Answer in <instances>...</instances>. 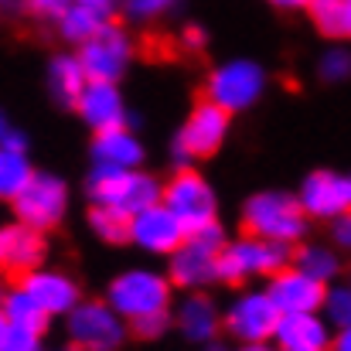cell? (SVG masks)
<instances>
[{"instance_id": "4", "label": "cell", "mask_w": 351, "mask_h": 351, "mask_svg": "<svg viewBox=\"0 0 351 351\" xmlns=\"http://www.w3.org/2000/svg\"><path fill=\"white\" fill-rule=\"evenodd\" d=\"M106 304L126 321L160 314L171 307V280L157 269H126L110 283Z\"/></svg>"}, {"instance_id": "33", "label": "cell", "mask_w": 351, "mask_h": 351, "mask_svg": "<svg viewBox=\"0 0 351 351\" xmlns=\"http://www.w3.org/2000/svg\"><path fill=\"white\" fill-rule=\"evenodd\" d=\"M3 351H41V335H34V331H27V328H14V324H10Z\"/></svg>"}, {"instance_id": "22", "label": "cell", "mask_w": 351, "mask_h": 351, "mask_svg": "<svg viewBox=\"0 0 351 351\" xmlns=\"http://www.w3.org/2000/svg\"><path fill=\"white\" fill-rule=\"evenodd\" d=\"M45 79H48V96L58 106H65V110H75L82 89L89 86V75H86L79 55H55L48 62V75Z\"/></svg>"}, {"instance_id": "18", "label": "cell", "mask_w": 351, "mask_h": 351, "mask_svg": "<svg viewBox=\"0 0 351 351\" xmlns=\"http://www.w3.org/2000/svg\"><path fill=\"white\" fill-rule=\"evenodd\" d=\"M276 348L280 351H331V324L317 314H283L276 324Z\"/></svg>"}, {"instance_id": "39", "label": "cell", "mask_w": 351, "mask_h": 351, "mask_svg": "<svg viewBox=\"0 0 351 351\" xmlns=\"http://www.w3.org/2000/svg\"><path fill=\"white\" fill-rule=\"evenodd\" d=\"M331 351H351V324H348V328H341V331L335 335V345H331Z\"/></svg>"}, {"instance_id": "34", "label": "cell", "mask_w": 351, "mask_h": 351, "mask_svg": "<svg viewBox=\"0 0 351 351\" xmlns=\"http://www.w3.org/2000/svg\"><path fill=\"white\" fill-rule=\"evenodd\" d=\"M0 147H7V150H27V136H24V130H17L3 110H0Z\"/></svg>"}, {"instance_id": "15", "label": "cell", "mask_w": 351, "mask_h": 351, "mask_svg": "<svg viewBox=\"0 0 351 351\" xmlns=\"http://www.w3.org/2000/svg\"><path fill=\"white\" fill-rule=\"evenodd\" d=\"M266 293L273 297V304L280 307V314H317L324 307L328 283L307 276L297 266H287V269H280L269 280V290Z\"/></svg>"}, {"instance_id": "17", "label": "cell", "mask_w": 351, "mask_h": 351, "mask_svg": "<svg viewBox=\"0 0 351 351\" xmlns=\"http://www.w3.org/2000/svg\"><path fill=\"white\" fill-rule=\"evenodd\" d=\"M21 287H24V290L45 307L48 317H69V314L82 304V297H79V283H75L69 273L51 269V266H38V269H31L27 276H21Z\"/></svg>"}, {"instance_id": "21", "label": "cell", "mask_w": 351, "mask_h": 351, "mask_svg": "<svg viewBox=\"0 0 351 351\" xmlns=\"http://www.w3.org/2000/svg\"><path fill=\"white\" fill-rule=\"evenodd\" d=\"M222 328V317H219V307L212 304V297H205V290H195L188 293L181 304H178V331L195 341V345H208L215 341Z\"/></svg>"}, {"instance_id": "9", "label": "cell", "mask_w": 351, "mask_h": 351, "mask_svg": "<svg viewBox=\"0 0 351 351\" xmlns=\"http://www.w3.org/2000/svg\"><path fill=\"white\" fill-rule=\"evenodd\" d=\"M205 89H208V99L215 106H222L226 113H242V110L259 103V96L266 89V72L256 62H249V58L226 62V65H219L208 75Z\"/></svg>"}, {"instance_id": "25", "label": "cell", "mask_w": 351, "mask_h": 351, "mask_svg": "<svg viewBox=\"0 0 351 351\" xmlns=\"http://www.w3.org/2000/svg\"><path fill=\"white\" fill-rule=\"evenodd\" d=\"M58 24V34L69 41V45H82V41H89L103 24H110V17L106 14H99V10H93V7H82V3H69L65 7V14L55 21Z\"/></svg>"}, {"instance_id": "12", "label": "cell", "mask_w": 351, "mask_h": 351, "mask_svg": "<svg viewBox=\"0 0 351 351\" xmlns=\"http://www.w3.org/2000/svg\"><path fill=\"white\" fill-rule=\"evenodd\" d=\"M229 117L222 106H215L212 99L198 103L191 110V117L184 119L181 133H178V143H174V157L178 160H195V157H212L222 143H226V133H229Z\"/></svg>"}, {"instance_id": "30", "label": "cell", "mask_w": 351, "mask_h": 351, "mask_svg": "<svg viewBox=\"0 0 351 351\" xmlns=\"http://www.w3.org/2000/svg\"><path fill=\"white\" fill-rule=\"evenodd\" d=\"M321 79L324 82H345L351 79V51L345 48H331L321 58Z\"/></svg>"}, {"instance_id": "29", "label": "cell", "mask_w": 351, "mask_h": 351, "mask_svg": "<svg viewBox=\"0 0 351 351\" xmlns=\"http://www.w3.org/2000/svg\"><path fill=\"white\" fill-rule=\"evenodd\" d=\"M311 14H314V24H317L324 34H335V38L345 34L341 0H314V3H311Z\"/></svg>"}, {"instance_id": "20", "label": "cell", "mask_w": 351, "mask_h": 351, "mask_svg": "<svg viewBox=\"0 0 351 351\" xmlns=\"http://www.w3.org/2000/svg\"><path fill=\"white\" fill-rule=\"evenodd\" d=\"M140 160H143V143L136 140V133H133L126 123L96 133V140H93V164H96V167L136 171Z\"/></svg>"}, {"instance_id": "7", "label": "cell", "mask_w": 351, "mask_h": 351, "mask_svg": "<svg viewBox=\"0 0 351 351\" xmlns=\"http://www.w3.org/2000/svg\"><path fill=\"white\" fill-rule=\"evenodd\" d=\"M65 328L72 348L79 351H119L126 341V317L99 300H82L65 317Z\"/></svg>"}, {"instance_id": "3", "label": "cell", "mask_w": 351, "mask_h": 351, "mask_svg": "<svg viewBox=\"0 0 351 351\" xmlns=\"http://www.w3.org/2000/svg\"><path fill=\"white\" fill-rule=\"evenodd\" d=\"M86 191H89L93 205H113V208H123L130 215H136L147 205H157L160 195H164V188L150 174L117 171V167H93V174L86 181Z\"/></svg>"}, {"instance_id": "14", "label": "cell", "mask_w": 351, "mask_h": 351, "mask_svg": "<svg viewBox=\"0 0 351 351\" xmlns=\"http://www.w3.org/2000/svg\"><path fill=\"white\" fill-rule=\"evenodd\" d=\"M300 205L311 219H341L351 212V178L335 171H314L300 188Z\"/></svg>"}, {"instance_id": "16", "label": "cell", "mask_w": 351, "mask_h": 351, "mask_svg": "<svg viewBox=\"0 0 351 351\" xmlns=\"http://www.w3.org/2000/svg\"><path fill=\"white\" fill-rule=\"evenodd\" d=\"M45 252H48L45 232H38L17 219L0 226V273L27 276L31 269L45 266Z\"/></svg>"}, {"instance_id": "31", "label": "cell", "mask_w": 351, "mask_h": 351, "mask_svg": "<svg viewBox=\"0 0 351 351\" xmlns=\"http://www.w3.org/2000/svg\"><path fill=\"white\" fill-rule=\"evenodd\" d=\"M130 324H133V335H136V338H143V341H157V338L171 328V314H167V311H160V314L136 317V321H130Z\"/></svg>"}, {"instance_id": "23", "label": "cell", "mask_w": 351, "mask_h": 351, "mask_svg": "<svg viewBox=\"0 0 351 351\" xmlns=\"http://www.w3.org/2000/svg\"><path fill=\"white\" fill-rule=\"evenodd\" d=\"M0 311H3V317H7V324H14V328H27V331H34V335H45V328H48V314H45V307L17 283V287H10L7 293H3V304H0Z\"/></svg>"}, {"instance_id": "5", "label": "cell", "mask_w": 351, "mask_h": 351, "mask_svg": "<svg viewBox=\"0 0 351 351\" xmlns=\"http://www.w3.org/2000/svg\"><path fill=\"white\" fill-rule=\"evenodd\" d=\"M287 263H290V245L245 235V239L226 242L219 256V280L242 283L249 276H276L280 269H287Z\"/></svg>"}, {"instance_id": "2", "label": "cell", "mask_w": 351, "mask_h": 351, "mask_svg": "<svg viewBox=\"0 0 351 351\" xmlns=\"http://www.w3.org/2000/svg\"><path fill=\"white\" fill-rule=\"evenodd\" d=\"M226 249V235L219 226L191 232L174 252H171V269L167 280L181 290H205L208 283H219V256Z\"/></svg>"}, {"instance_id": "43", "label": "cell", "mask_w": 351, "mask_h": 351, "mask_svg": "<svg viewBox=\"0 0 351 351\" xmlns=\"http://www.w3.org/2000/svg\"><path fill=\"white\" fill-rule=\"evenodd\" d=\"M7 331H10V324H7V317H3V311H0V351L7 345Z\"/></svg>"}, {"instance_id": "27", "label": "cell", "mask_w": 351, "mask_h": 351, "mask_svg": "<svg viewBox=\"0 0 351 351\" xmlns=\"http://www.w3.org/2000/svg\"><path fill=\"white\" fill-rule=\"evenodd\" d=\"M293 266L304 269L307 276L321 280V283H328V280H335L341 273V259H338V252L331 245H304L293 256Z\"/></svg>"}, {"instance_id": "37", "label": "cell", "mask_w": 351, "mask_h": 351, "mask_svg": "<svg viewBox=\"0 0 351 351\" xmlns=\"http://www.w3.org/2000/svg\"><path fill=\"white\" fill-rule=\"evenodd\" d=\"M181 41H184V48H191V51H202V48H205V31H202V27H188Z\"/></svg>"}, {"instance_id": "47", "label": "cell", "mask_w": 351, "mask_h": 351, "mask_svg": "<svg viewBox=\"0 0 351 351\" xmlns=\"http://www.w3.org/2000/svg\"><path fill=\"white\" fill-rule=\"evenodd\" d=\"M69 351H79V348H69Z\"/></svg>"}, {"instance_id": "40", "label": "cell", "mask_w": 351, "mask_h": 351, "mask_svg": "<svg viewBox=\"0 0 351 351\" xmlns=\"http://www.w3.org/2000/svg\"><path fill=\"white\" fill-rule=\"evenodd\" d=\"M27 10V0H0V14H21Z\"/></svg>"}, {"instance_id": "24", "label": "cell", "mask_w": 351, "mask_h": 351, "mask_svg": "<svg viewBox=\"0 0 351 351\" xmlns=\"http://www.w3.org/2000/svg\"><path fill=\"white\" fill-rule=\"evenodd\" d=\"M34 174L38 171H34L27 150H7V147H0V202L14 205V198L31 184Z\"/></svg>"}, {"instance_id": "8", "label": "cell", "mask_w": 351, "mask_h": 351, "mask_svg": "<svg viewBox=\"0 0 351 351\" xmlns=\"http://www.w3.org/2000/svg\"><path fill=\"white\" fill-rule=\"evenodd\" d=\"M65 212H69V188L62 178L48 171H38L31 184L14 198V219L38 232H51L55 226H62Z\"/></svg>"}, {"instance_id": "19", "label": "cell", "mask_w": 351, "mask_h": 351, "mask_svg": "<svg viewBox=\"0 0 351 351\" xmlns=\"http://www.w3.org/2000/svg\"><path fill=\"white\" fill-rule=\"evenodd\" d=\"M75 113L82 117L86 126H93L96 133L126 123V106H123V96H119L117 82H93L89 79V86L82 89V96L75 103Z\"/></svg>"}, {"instance_id": "42", "label": "cell", "mask_w": 351, "mask_h": 351, "mask_svg": "<svg viewBox=\"0 0 351 351\" xmlns=\"http://www.w3.org/2000/svg\"><path fill=\"white\" fill-rule=\"evenodd\" d=\"M276 7H287V10H293V7H311L314 0H273Z\"/></svg>"}, {"instance_id": "13", "label": "cell", "mask_w": 351, "mask_h": 351, "mask_svg": "<svg viewBox=\"0 0 351 351\" xmlns=\"http://www.w3.org/2000/svg\"><path fill=\"white\" fill-rule=\"evenodd\" d=\"M188 239L184 226L178 222V215L157 202V205H147L133 215V226H130V242H136L143 252L150 256H171L181 242Z\"/></svg>"}, {"instance_id": "32", "label": "cell", "mask_w": 351, "mask_h": 351, "mask_svg": "<svg viewBox=\"0 0 351 351\" xmlns=\"http://www.w3.org/2000/svg\"><path fill=\"white\" fill-rule=\"evenodd\" d=\"M171 3H174V0H126V14H130L133 21H154V17H160L164 10H171Z\"/></svg>"}, {"instance_id": "44", "label": "cell", "mask_w": 351, "mask_h": 351, "mask_svg": "<svg viewBox=\"0 0 351 351\" xmlns=\"http://www.w3.org/2000/svg\"><path fill=\"white\" fill-rule=\"evenodd\" d=\"M239 351H276V348H269L266 341H256V345H242Z\"/></svg>"}, {"instance_id": "11", "label": "cell", "mask_w": 351, "mask_h": 351, "mask_svg": "<svg viewBox=\"0 0 351 351\" xmlns=\"http://www.w3.org/2000/svg\"><path fill=\"white\" fill-rule=\"evenodd\" d=\"M280 317L283 314H280V307L273 304V297L266 290H245L232 300L222 324L242 345H256V341H269L276 335Z\"/></svg>"}, {"instance_id": "36", "label": "cell", "mask_w": 351, "mask_h": 351, "mask_svg": "<svg viewBox=\"0 0 351 351\" xmlns=\"http://www.w3.org/2000/svg\"><path fill=\"white\" fill-rule=\"evenodd\" d=\"M331 239H335V245H338L341 252H351V212L348 215H341V219H335Z\"/></svg>"}, {"instance_id": "10", "label": "cell", "mask_w": 351, "mask_h": 351, "mask_svg": "<svg viewBox=\"0 0 351 351\" xmlns=\"http://www.w3.org/2000/svg\"><path fill=\"white\" fill-rule=\"evenodd\" d=\"M79 62L93 82H119L133 62V41L117 24H103L89 41L79 45Z\"/></svg>"}, {"instance_id": "38", "label": "cell", "mask_w": 351, "mask_h": 351, "mask_svg": "<svg viewBox=\"0 0 351 351\" xmlns=\"http://www.w3.org/2000/svg\"><path fill=\"white\" fill-rule=\"evenodd\" d=\"M75 3H82V7H93V10H99V14H113V7H117V0H75Z\"/></svg>"}, {"instance_id": "46", "label": "cell", "mask_w": 351, "mask_h": 351, "mask_svg": "<svg viewBox=\"0 0 351 351\" xmlns=\"http://www.w3.org/2000/svg\"><path fill=\"white\" fill-rule=\"evenodd\" d=\"M3 293H7V290H3V283H0V304H3Z\"/></svg>"}, {"instance_id": "35", "label": "cell", "mask_w": 351, "mask_h": 351, "mask_svg": "<svg viewBox=\"0 0 351 351\" xmlns=\"http://www.w3.org/2000/svg\"><path fill=\"white\" fill-rule=\"evenodd\" d=\"M72 0H27V10L41 21H58Z\"/></svg>"}, {"instance_id": "45", "label": "cell", "mask_w": 351, "mask_h": 351, "mask_svg": "<svg viewBox=\"0 0 351 351\" xmlns=\"http://www.w3.org/2000/svg\"><path fill=\"white\" fill-rule=\"evenodd\" d=\"M202 351H229V348H226V345H222V341L215 338V341H208V345H202Z\"/></svg>"}, {"instance_id": "41", "label": "cell", "mask_w": 351, "mask_h": 351, "mask_svg": "<svg viewBox=\"0 0 351 351\" xmlns=\"http://www.w3.org/2000/svg\"><path fill=\"white\" fill-rule=\"evenodd\" d=\"M341 21H345V38H351V0H341Z\"/></svg>"}, {"instance_id": "1", "label": "cell", "mask_w": 351, "mask_h": 351, "mask_svg": "<svg viewBox=\"0 0 351 351\" xmlns=\"http://www.w3.org/2000/svg\"><path fill=\"white\" fill-rule=\"evenodd\" d=\"M307 222H311V215L304 212L300 198L283 195V191H263V195L249 198L242 208L245 232L269 239V242H283V245L300 242L307 235Z\"/></svg>"}, {"instance_id": "26", "label": "cell", "mask_w": 351, "mask_h": 351, "mask_svg": "<svg viewBox=\"0 0 351 351\" xmlns=\"http://www.w3.org/2000/svg\"><path fill=\"white\" fill-rule=\"evenodd\" d=\"M89 226L103 242H130L133 215L123 212V208H113V205H93L89 208Z\"/></svg>"}, {"instance_id": "28", "label": "cell", "mask_w": 351, "mask_h": 351, "mask_svg": "<svg viewBox=\"0 0 351 351\" xmlns=\"http://www.w3.org/2000/svg\"><path fill=\"white\" fill-rule=\"evenodd\" d=\"M324 317H328V324L331 328H348L351 324V283L348 287H335V290H328V297H324Z\"/></svg>"}, {"instance_id": "6", "label": "cell", "mask_w": 351, "mask_h": 351, "mask_svg": "<svg viewBox=\"0 0 351 351\" xmlns=\"http://www.w3.org/2000/svg\"><path fill=\"white\" fill-rule=\"evenodd\" d=\"M160 202L178 215V222L184 226L188 235L219 226V202H215V191H212V184H208L198 171H188V167L178 171V174L167 181Z\"/></svg>"}]
</instances>
